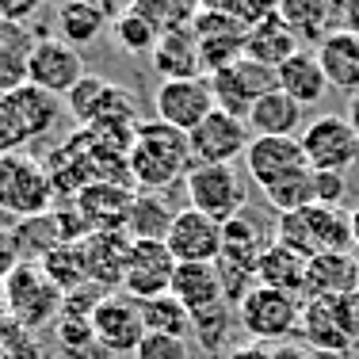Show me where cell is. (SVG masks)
Here are the masks:
<instances>
[{
    "label": "cell",
    "mask_w": 359,
    "mask_h": 359,
    "mask_svg": "<svg viewBox=\"0 0 359 359\" xmlns=\"http://www.w3.org/2000/svg\"><path fill=\"white\" fill-rule=\"evenodd\" d=\"M191 145L184 130L165 123H142L126 149V172L142 191H168L191 172Z\"/></svg>",
    "instance_id": "6da1fadb"
},
{
    "label": "cell",
    "mask_w": 359,
    "mask_h": 359,
    "mask_svg": "<svg viewBox=\"0 0 359 359\" xmlns=\"http://www.w3.org/2000/svg\"><path fill=\"white\" fill-rule=\"evenodd\" d=\"M50 207H54V180L46 165L35 161L27 149L0 153V215L27 222L50 215Z\"/></svg>",
    "instance_id": "7a4b0ae2"
},
{
    "label": "cell",
    "mask_w": 359,
    "mask_h": 359,
    "mask_svg": "<svg viewBox=\"0 0 359 359\" xmlns=\"http://www.w3.org/2000/svg\"><path fill=\"white\" fill-rule=\"evenodd\" d=\"M276 241L306 260L321 252H352V218L340 207H306L298 215H279Z\"/></svg>",
    "instance_id": "3957f363"
},
{
    "label": "cell",
    "mask_w": 359,
    "mask_h": 359,
    "mask_svg": "<svg viewBox=\"0 0 359 359\" xmlns=\"http://www.w3.org/2000/svg\"><path fill=\"white\" fill-rule=\"evenodd\" d=\"M4 294H8V313H12V321L27 332L57 321L65 310L62 287L46 276L42 264H20V268L4 279Z\"/></svg>",
    "instance_id": "277c9868"
},
{
    "label": "cell",
    "mask_w": 359,
    "mask_h": 359,
    "mask_svg": "<svg viewBox=\"0 0 359 359\" xmlns=\"http://www.w3.org/2000/svg\"><path fill=\"white\" fill-rule=\"evenodd\" d=\"M233 310H237V325L245 329V337L271 348L276 340H287V337L298 332V321H302V298L256 283Z\"/></svg>",
    "instance_id": "5b68a950"
},
{
    "label": "cell",
    "mask_w": 359,
    "mask_h": 359,
    "mask_svg": "<svg viewBox=\"0 0 359 359\" xmlns=\"http://www.w3.org/2000/svg\"><path fill=\"white\" fill-rule=\"evenodd\" d=\"M57 115H62V100L46 96L35 84L0 96V153L23 149L31 138L46 134L57 123Z\"/></svg>",
    "instance_id": "8992f818"
},
{
    "label": "cell",
    "mask_w": 359,
    "mask_h": 359,
    "mask_svg": "<svg viewBox=\"0 0 359 359\" xmlns=\"http://www.w3.org/2000/svg\"><path fill=\"white\" fill-rule=\"evenodd\" d=\"M92 337L111 359L134 355L145 340V313L142 302L126 290H107L92 310Z\"/></svg>",
    "instance_id": "52a82bcc"
},
{
    "label": "cell",
    "mask_w": 359,
    "mask_h": 359,
    "mask_svg": "<svg viewBox=\"0 0 359 359\" xmlns=\"http://www.w3.org/2000/svg\"><path fill=\"white\" fill-rule=\"evenodd\" d=\"M184 187H187V207L222 222V226L249 207V199H245V176L233 165H195L187 172Z\"/></svg>",
    "instance_id": "ba28073f"
},
{
    "label": "cell",
    "mask_w": 359,
    "mask_h": 359,
    "mask_svg": "<svg viewBox=\"0 0 359 359\" xmlns=\"http://www.w3.org/2000/svg\"><path fill=\"white\" fill-rule=\"evenodd\" d=\"M276 222L279 218H268L256 207H245L241 215H233L222 226V256L215 264L226 271H241V276L256 279L260 256L276 245Z\"/></svg>",
    "instance_id": "9c48e42d"
},
{
    "label": "cell",
    "mask_w": 359,
    "mask_h": 359,
    "mask_svg": "<svg viewBox=\"0 0 359 359\" xmlns=\"http://www.w3.org/2000/svg\"><path fill=\"white\" fill-rule=\"evenodd\" d=\"M65 107H69V115L76 123H84L88 130H100V134L115 130V126H134L130 92L104 81V76H84L65 96Z\"/></svg>",
    "instance_id": "30bf717a"
},
{
    "label": "cell",
    "mask_w": 359,
    "mask_h": 359,
    "mask_svg": "<svg viewBox=\"0 0 359 359\" xmlns=\"http://www.w3.org/2000/svg\"><path fill=\"white\" fill-rule=\"evenodd\" d=\"M298 142H302L306 165L313 172H344L348 176V168L359 165V138L344 115H318L313 123H306Z\"/></svg>",
    "instance_id": "8fae6325"
},
{
    "label": "cell",
    "mask_w": 359,
    "mask_h": 359,
    "mask_svg": "<svg viewBox=\"0 0 359 359\" xmlns=\"http://www.w3.org/2000/svg\"><path fill=\"white\" fill-rule=\"evenodd\" d=\"M84 76L88 73H84V57L76 46L62 42L57 35H42L35 42L31 62H27V84H35V88H42L54 100H62V96H69Z\"/></svg>",
    "instance_id": "7c38bea8"
},
{
    "label": "cell",
    "mask_w": 359,
    "mask_h": 359,
    "mask_svg": "<svg viewBox=\"0 0 359 359\" xmlns=\"http://www.w3.org/2000/svg\"><path fill=\"white\" fill-rule=\"evenodd\" d=\"M271 88H279L276 69H264L252 57H241V62H233L229 69L210 73L215 107L226 111V115H233V118H245V123H249V111L256 107V100L268 96Z\"/></svg>",
    "instance_id": "4fadbf2b"
},
{
    "label": "cell",
    "mask_w": 359,
    "mask_h": 359,
    "mask_svg": "<svg viewBox=\"0 0 359 359\" xmlns=\"http://www.w3.org/2000/svg\"><path fill=\"white\" fill-rule=\"evenodd\" d=\"M252 142V130L245 118H233L226 111H210L191 134H187V145H191V161L195 165H233L237 157H245Z\"/></svg>",
    "instance_id": "5bb4252c"
},
{
    "label": "cell",
    "mask_w": 359,
    "mask_h": 359,
    "mask_svg": "<svg viewBox=\"0 0 359 359\" xmlns=\"http://www.w3.org/2000/svg\"><path fill=\"white\" fill-rule=\"evenodd\" d=\"M191 31L199 39V54H203V69L218 73L229 69L233 62L245 57V39H249V27L241 20L226 12H210V8H199L191 20Z\"/></svg>",
    "instance_id": "9a60e30c"
},
{
    "label": "cell",
    "mask_w": 359,
    "mask_h": 359,
    "mask_svg": "<svg viewBox=\"0 0 359 359\" xmlns=\"http://www.w3.org/2000/svg\"><path fill=\"white\" fill-rule=\"evenodd\" d=\"M153 104H157V123L191 134L215 111V92H210V81H203V76H191V81H161Z\"/></svg>",
    "instance_id": "2e32d148"
},
{
    "label": "cell",
    "mask_w": 359,
    "mask_h": 359,
    "mask_svg": "<svg viewBox=\"0 0 359 359\" xmlns=\"http://www.w3.org/2000/svg\"><path fill=\"white\" fill-rule=\"evenodd\" d=\"M172 276H176V256L168 252L165 241H130L126 276H123L126 294H134L138 302L157 298V294H168Z\"/></svg>",
    "instance_id": "e0dca14e"
},
{
    "label": "cell",
    "mask_w": 359,
    "mask_h": 359,
    "mask_svg": "<svg viewBox=\"0 0 359 359\" xmlns=\"http://www.w3.org/2000/svg\"><path fill=\"white\" fill-rule=\"evenodd\" d=\"M165 245L176 256V264H215L222 256V222L191 207H180Z\"/></svg>",
    "instance_id": "ac0fdd59"
},
{
    "label": "cell",
    "mask_w": 359,
    "mask_h": 359,
    "mask_svg": "<svg viewBox=\"0 0 359 359\" xmlns=\"http://www.w3.org/2000/svg\"><path fill=\"white\" fill-rule=\"evenodd\" d=\"M302 168L310 165H306V153L298 138H252L249 149H245V172H249V180L260 191L302 172Z\"/></svg>",
    "instance_id": "d6986e66"
},
{
    "label": "cell",
    "mask_w": 359,
    "mask_h": 359,
    "mask_svg": "<svg viewBox=\"0 0 359 359\" xmlns=\"http://www.w3.org/2000/svg\"><path fill=\"white\" fill-rule=\"evenodd\" d=\"M359 290L355 252H321L306 264V298L302 302H329Z\"/></svg>",
    "instance_id": "ffe728a7"
},
{
    "label": "cell",
    "mask_w": 359,
    "mask_h": 359,
    "mask_svg": "<svg viewBox=\"0 0 359 359\" xmlns=\"http://www.w3.org/2000/svg\"><path fill=\"white\" fill-rule=\"evenodd\" d=\"M126 256H130V237L123 229H100L84 237V264H88V283L104 290H123Z\"/></svg>",
    "instance_id": "44dd1931"
},
{
    "label": "cell",
    "mask_w": 359,
    "mask_h": 359,
    "mask_svg": "<svg viewBox=\"0 0 359 359\" xmlns=\"http://www.w3.org/2000/svg\"><path fill=\"white\" fill-rule=\"evenodd\" d=\"M153 69L165 81H191L203 73V54H199V39H195L191 23L161 31L157 46H153Z\"/></svg>",
    "instance_id": "7402d4cb"
},
{
    "label": "cell",
    "mask_w": 359,
    "mask_h": 359,
    "mask_svg": "<svg viewBox=\"0 0 359 359\" xmlns=\"http://www.w3.org/2000/svg\"><path fill=\"white\" fill-rule=\"evenodd\" d=\"M313 54H318V62L325 69L329 88L344 92V96H355V92H359V35L337 27L329 39L318 42Z\"/></svg>",
    "instance_id": "603a6c76"
},
{
    "label": "cell",
    "mask_w": 359,
    "mask_h": 359,
    "mask_svg": "<svg viewBox=\"0 0 359 359\" xmlns=\"http://www.w3.org/2000/svg\"><path fill=\"white\" fill-rule=\"evenodd\" d=\"M298 50L302 46H298L294 31L283 23L279 12L256 20L249 27V39H245V57H252V62L264 65V69H279V65H283L287 57H294Z\"/></svg>",
    "instance_id": "cb8c5ba5"
},
{
    "label": "cell",
    "mask_w": 359,
    "mask_h": 359,
    "mask_svg": "<svg viewBox=\"0 0 359 359\" xmlns=\"http://www.w3.org/2000/svg\"><path fill=\"white\" fill-rule=\"evenodd\" d=\"M168 294L180 298L187 313H203V310L222 306L226 294H222L218 264H176V276H172Z\"/></svg>",
    "instance_id": "d4e9b609"
},
{
    "label": "cell",
    "mask_w": 359,
    "mask_h": 359,
    "mask_svg": "<svg viewBox=\"0 0 359 359\" xmlns=\"http://www.w3.org/2000/svg\"><path fill=\"white\" fill-rule=\"evenodd\" d=\"M276 84H279V92H287L302 107L318 104V100H325V92H329V81H325V69H321L313 50H298L294 57H287L276 69Z\"/></svg>",
    "instance_id": "484cf974"
},
{
    "label": "cell",
    "mask_w": 359,
    "mask_h": 359,
    "mask_svg": "<svg viewBox=\"0 0 359 359\" xmlns=\"http://www.w3.org/2000/svg\"><path fill=\"white\" fill-rule=\"evenodd\" d=\"M249 130H252V138H298V130H302V104H294L287 92L271 88L249 111Z\"/></svg>",
    "instance_id": "4316f807"
},
{
    "label": "cell",
    "mask_w": 359,
    "mask_h": 359,
    "mask_svg": "<svg viewBox=\"0 0 359 359\" xmlns=\"http://www.w3.org/2000/svg\"><path fill=\"white\" fill-rule=\"evenodd\" d=\"M39 35L27 23H8L0 20V96L27 84V62L35 50Z\"/></svg>",
    "instance_id": "83f0119b"
},
{
    "label": "cell",
    "mask_w": 359,
    "mask_h": 359,
    "mask_svg": "<svg viewBox=\"0 0 359 359\" xmlns=\"http://www.w3.org/2000/svg\"><path fill=\"white\" fill-rule=\"evenodd\" d=\"M172 203L165 199V191H138L126 210V237L130 241H165L172 229Z\"/></svg>",
    "instance_id": "f1b7e54d"
},
{
    "label": "cell",
    "mask_w": 359,
    "mask_h": 359,
    "mask_svg": "<svg viewBox=\"0 0 359 359\" xmlns=\"http://www.w3.org/2000/svg\"><path fill=\"white\" fill-rule=\"evenodd\" d=\"M306 264H310L306 256H298L294 249L276 241L260 256V264H256V283L294 294V298H306Z\"/></svg>",
    "instance_id": "f546056e"
},
{
    "label": "cell",
    "mask_w": 359,
    "mask_h": 359,
    "mask_svg": "<svg viewBox=\"0 0 359 359\" xmlns=\"http://www.w3.org/2000/svg\"><path fill=\"white\" fill-rule=\"evenodd\" d=\"M279 15H283V23L294 31L298 42L302 39L321 42L340 27L337 0H283V4H279Z\"/></svg>",
    "instance_id": "4dcf8cb0"
},
{
    "label": "cell",
    "mask_w": 359,
    "mask_h": 359,
    "mask_svg": "<svg viewBox=\"0 0 359 359\" xmlns=\"http://www.w3.org/2000/svg\"><path fill=\"white\" fill-rule=\"evenodd\" d=\"M107 23H111V15L100 0H69L54 15V35L62 42H69V46H88V42H96L104 35Z\"/></svg>",
    "instance_id": "1f68e13d"
},
{
    "label": "cell",
    "mask_w": 359,
    "mask_h": 359,
    "mask_svg": "<svg viewBox=\"0 0 359 359\" xmlns=\"http://www.w3.org/2000/svg\"><path fill=\"white\" fill-rule=\"evenodd\" d=\"M298 337L306 340V348L313 352H329V355H340L352 348L348 332L340 329L337 313H332L329 302H302V321H298Z\"/></svg>",
    "instance_id": "d6a6232c"
},
{
    "label": "cell",
    "mask_w": 359,
    "mask_h": 359,
    "mask_svg": "<svg viewBox=\"0 0 359 359\" xmlns=\"http://www.w3.org/2000/svg\"><path fill=\"white\" fill-rule=\"evenodd\" d=\"M42 268H46V276L62 287V294L92 287L88 283V264H84V241H62L46 260H42Z\"/></svg>",
    "instance_id": "836d02e7"
},
{
    "label": "cell",
    "mask_w": 359,
    "mask_h": 359,
    "mask_svg": "<svg viewBox=\"0 0 359 359\" xmlns=\"http://www.w3.org/2000/svg\"><path fill=\"white\" fill-rule=\"evenodd\" d=\"M264 203L276 210V218L279 215H298V210H306V207H318V199H313V168H302V172L264 187Z\"/></svg>",
    "instance_id": "e575fe53"
},
{
    "label": "cell",
    "mask_w": 359,
    "mask_h": 359,
    "mask_svg": "<svg viewBox=\"0 0 359 359\" xmlns=\"http://www.w3.org/2000/svg\"><path fill=\"white\" fill-rule=\"evenodd\" d=\"M142 313H145V332L180 337V340L191 337V313H187L184 302H180V298H172V294L145 298V302H142Z\"/></svg>",
    "instance_id": "d590c367"
},
{
    "label": "cell",
    "mask_w": 359,
    "mask_h": 359,
    "mask_svg": "<svg viewBox=\"0 0 359 359\" xmlns=\"http://www.w3.org/2000/svg\"><path fill=\"white\" fill-rule=\"evenodd\" d=\"M111 31H115V42L126 54H153V46H157V39H161L157 23H149L138 8H126L123 15H115V20H111Z\"/></svg>",
    "instance_id": "8d00e7d4"
},
{
    "label": "cell",
    "mask_w": 359,
    "mask_h": 359,
    "mask_svg": "<svg viewBox=\"0 0 359 359\" xmlns=\"http://www.w3.org/2000/svg\"><path fill=\"white\" fill-rule=\"evenodd\" d=\"M237 321V310L229 302L215 306V310H203V313H191V337L203 344V352L215 355L222 344L229 340V329Z\"/></svg>",
    "instance_id": "74e56055"
},
{
    "label": "cell",
    "mask_w": 359,
    "mask_h": 359,
    "mask_svg": "<svg viewBox=\"0 0 359 359\" xmlns=\"http://www.w3.org/2000/svg\"><path fill=\"white\" fill-rule=\"evenodd\" d=\"M134 359H191V348L180 337H161V332H145Z\"/></svg>",
    "instance_id": "f35d334b"
},
{
    "label": "cell",
    "mask_w": 359,
    "mask_h": 359,
    "mask_svg": "<svg viewBox=\"0 0 359 359\" xmlns=\"http://www.w3.org/2000/svg\"><path fill=\"white\" fill-rule=\"evenodd\" d=\"M344 195H348L344 172H313V199H318V207H340Z\"/></svg>",
    "instance_id": "ab89813d"
},
{
    "label": "cell",
    "mask_w": 359,
    "mask_h": 359,
    "mask_svg": "<svg viewBox=\"0 0 359 359\" xmlns=\"http://www.w3.org/2000/svg\"><path fill=\"white\" fill-rule=\"evenodd\" d=\"M20 264H23V256H20V245H15L12 226H0V283H4Z\"/></svg>",
    "instance_id": "60d3db41"
},
{
    "label": "cell",
    "mask_w": 359,
    "mask_h": 359,
    "mask_svg": "<svg viewBox=\"0 0 359 359\" xmlns=\"http://www.w3.org/2000/svg\"><path fill=\"white\" fill-rule=\"evenodd\" d=\"M39 0H0V20H8V23H27L31 15L39 12Z\"/></svg>",
    "instance_id": "b9f144b4"
},
{
    "label": "cell",
    "mask_w": 359,
    "mask_h": 359,
    "mask_svg": "<svg viewBox=\"0 0 359 359\" xmlns=\"http://www.w3.org/2000/svg\"><path fill=\"white\" fill-rule=\"evenodd\" d=\"M337 15H340V27L359 35V0H337Z\"/></svg>",
    "instance_id": "7bdbcfd3"
},
{
    "label": "cell",
    "mask_w": 359,
    "mask_h": 359,
    "mask_svg": "<svg viewBox=\"0 0 359 359\" xmlns=\"http://www.w3.org/2000/svg\"><path fill=\"white\" fill-rule=\"evenodd\" d=\"M271 359H321V355L306 344H279V348H271Z\"/></svg>",
    "instance_id": "ee69618b"
},
{
    "label": "cell",
    "mask_w": 359,
    "mask_h": 359,
    "mask_svg": "<svg viewBox=\"0 0 359 359\" xmlns=\"http://www.w3.org/2000/svg\"><path fill=\"white\" fill-rule=\"evenodd\" d=\"M229 359H271V348L249 340V344H237L233 352H229Z\"/></svg>",
    "instance_id": "f6af8a7d"
},
{
    "label": "cell",
    "mask_w": 359,
    "mask_h": 359,
    "mask_svg": "<svg viewBox=\"0 0 359 359\" xmlns=\"http://www.w3.org/2000/svg\"><path fill=\"white\" fill-rule=\"evenodd\" d=\"M348 126H352V130H355V138H359V92H355V96H348Z\"/></svg>",
    "instance_id": "bcb514c9"
},
{
    "label": "cell",
    "mask_w": 359,
    "mask_h": 359,
    "mask_svg": "<svg viewBox=\"0 0 359 359\" xmlns=\"http://www.w3.org/2000/svg\"><path fill=\"white\" fill-rule=\"evenodd\" d=\"M348 218H352V249H355V256H359V203L348 210Z\"/></svg>",
    "instance_id": "7dc6e473"
},
{
    "label": "cell",
    "mask_w": 359,
    "mask_h": 359,
    "mask_svg": "<svg viewBox=\"0 0 359 359\" xmlns=\"http://www.w3.org/2000/svg\"><path fill=\"white\" fill-rule=\"evenodd\" d=\"M12 321V313H8V294H4V283H0V325Z\"/></svg>",
    "instance_id": "c3c4849f"
},
{
    "label": "cell",
    "mask_w": 359,
    "mask_h": 359,
    "mask_svg": "<svg viewBox=\"0 0 359 359\" xmlns=\"http://www.w3.org/2000/svg\"><path fill=\"white\" fill-rule=\"evenodd\" d=\"M39 4H42V8H65L69 0H39Z\"/></svg>",
    "instance_id": "681fc988"
},
{
    "label": "cell",
    "mask_w": 359,
    "mask_h": 359,
    "mask_svg": "<svg viewBox=\"0 0 359 359\" xmlns=\"http://www.w3.org/2000/svg\"><path fill=\"white\" fill-rule=\"evenodd\" d=\"M264 4H268L271 12H279V4H283V0H264Z\"/></svg>",
    "instance_id": "f907efd6"
},
{
    "label": "cell",
    "mask_w": 359,
    "mask_h": 359,
    "mask_svg": "<svg viewBox=\"0 0 359 359\" xmlns=\"http://www.w3.org/2000/svg\"><path fill=\"white\" fill-rule=\"evenodd\" d=\"M123 359H134V355H123Z\"/></svg>",
    "instance_id": "816d5d0a"
},
{
    "label": "cell",
    "mask_w": 359,
    "mask_h": 359,
    "mask_svg": "<svg viewBox=\"0 0 359 359\" xmlns=\"http://www.w3.org/2000/svg\"><path fill=\"white\" fill-rule=\"evenodd\" d=\"M355 260H359V256H355Z\"/></svg>",
    "instance_id": "f5cc1de1"
}]
</instances>
